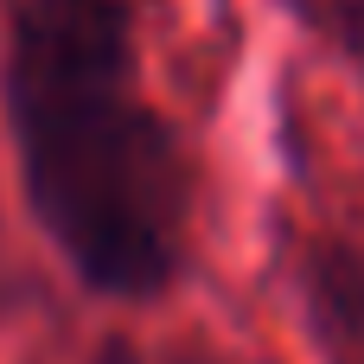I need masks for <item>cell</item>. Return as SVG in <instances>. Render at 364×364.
Here are the masks:
<instances>
[{"label": "cell", "instance_id": "obj_1", "mask_svg": "<svg viewBox=\"0 0 364 364\" xmlns=\"http://www.w3.org/2000/svg\"><path fill=\"white\" fill-rule=\"evenodd\" d=\"M147 0H6L0 115L19 198L96 301L154 307L192 269L198 166L147 96Z\"/></svg>", "mask_w": 364, "mask_h": 364}, {"label": "cell", "instance_id": "obj_3", "mask_svg": "<svg viewBox=\"0 0 364 364\" xmlns=\"http://www.w3.org/2000/svg\"><path fill=\"white\" fill-rule=\"evenodd\" d=\"M314 45H326L333 58H346L364 77V0H275Z\"/></svg>", "mask_w": 364, "mask_h": 364}, {"label": "cell", "instance_id": "obj_2", "mask_svg": "<svg viewBox=\"0 0 364 364\" xmlns=\"http://www.w3.org/2000/svg\"><path fill=\"white\" fill-rule=\"evenodd\" d=\"M294 314L320 364H364V250L352 237H301L288 262Z\"/></svg>", "mask_w": 364, "mask_h": 364}]
</instances>
